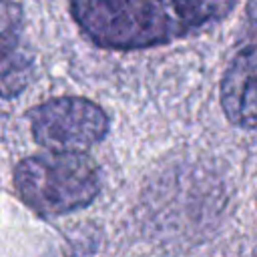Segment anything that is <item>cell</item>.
<instances>
[{
	"instance_id": "obj_1",
	"label": "cell",
	"mask_w": 257,
	"mask_h": 257,
	"mask_svg": "<svg viewBox=\"0 0 257 257\" xmlns=\"http://www.w3.org/2000/svg\"><path fill=\"white\" fill-rule=\"evenodd\" d=\"M68 6L94 46L139 50L215 26L233 12L237 0H68Z\"/></svg>"
},
{
	"instance_id": "obj_2",
	"label": "cell",
	"mask_w": 257,
	"mask_h": 257,
	"mask_svg": "<svg viewBox=\"0 0 257 257\" xmlns=\"http://www.w3.org/2000/svg\"><path fill=\"white\" fill-rule=\"evenodd\" d=\"M20 199L38 215L56 217L86 207L100 189L96 163L86 153H40L14 169Z\"/></svg>"
},
{
	"instance_id": "obj_3",
	"label": "cell",
	"mask_w": 257,
	"mask_h": 257,
	"mask_svg": "<svg viewBox=\"0 0 257 257\" xmlns=\"http://www.w3.org/2000/svg\"><path fill=\"white\" fill-rule=\"evenodd\" d=\"M32 137L52 153H84L110 128L106 112L82 96L48 98L26 112Z\"/></svg>"
},
{
	"instance_id": "obj_4",
	"label": "cell",
	"mask_w": 257,
	"mask_h": 257,
	"mask_svg": "<svg viewBox=\"0 0 257 257\" xmlns=\"http://www.w3.org/2000/svg\"><path fill=\"white\" fill-rule=\"evenodd\" d=\"M32 72L34 54L24 36L22 8L12 0H0V96L22 94Z\"/></svg>"
},
{
	"instance_id": "obj_5",
	"label": "cell",
	"mask_w": 257,
	"mask_h": 257,
	"mask_svg": "<svg viewBox=\"0 0 257 257\" xmlns=\"http://www.w3.org/2000/svg\"><path fill=\"white\" fill-rule=\"evenodd\" d=\"M221 106L239 128H255V46H243L229 62L221 80Z\"/></svg>"
}]
</instances>
